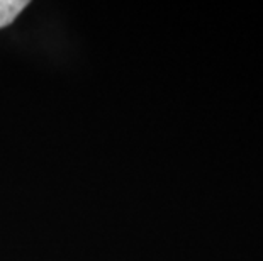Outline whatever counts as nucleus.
I'll use <instances>...</instances> for the list:
<instances>
[{"instance_id":"1","label":"nucleus","mask_w":263,"mask_h":261,"mask_svg":"<svg viewBox=\"0 0 263 261\" xmlns=\"http://www.w3.org/2000/svg\"><path fill=\"white\" fill-rule=\"evenodd\" d=\"M26 7L27 2L24 0H0V27L12 24Z\"/></svg>"}]
</instances>
